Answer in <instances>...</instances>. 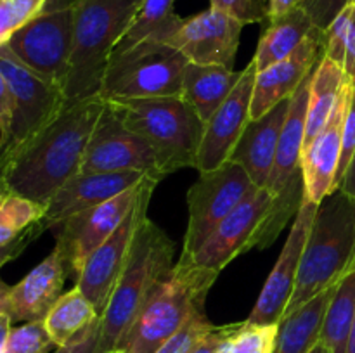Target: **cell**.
Returning <instances> with one entry per match:
<instances>
[{
    "instance_id": "obj_34",
    "label": "cell",
    "mask_w": 355,
    "mask_h": 353,
    "mask_svg": "<svg viewBox=\"0 0 355 353\" xmlns=\"http://www.w3.org/2000/svg\"><path fill=\"white\" fill-rule=\"evenodd\" d=\"M49 0H0V44L44 14Z\"/></svg>"
},
{
    "instance_id": "obj_29",
    "label": "cell",
    "mask_w": 355,
    "mask_h": 353,
    "mask_svg": "<svg viewBox=\"0 0 355 353\" xmlns=\"http://www.w3.org/2000/svg\"><path fill=\"white\" fill-rule=\"evenodd\" d=\"M99 318L92 301L80 287L75 286L68 293H62L44 322L49 334L59 348L82 336Z\"/></svg>"
},
{
    "instance_id": "obj_30",
    "label": "cell",
    "mask_w": 355,
    "mask_h": 353,
    "mask_svg": "<svg viewBox=\"0 0 355 353\" xmlns=\"http://www.w3.org/2000/svg\"><path fill=\"white\" fill-rule=\"evenodd\" d=\"M182 19L184 17L175 14V0H144L127 33L114 47L113 54L125 52L148 40L165 44L170 35L180 26Z\"/></svg>"
},
{
    "instance_id": "obj_16",
    "label": "cell",
    "mask_w": 355,
    "mask_h": 353,
    "mask_svg": "<svg viewBox=\"0 0 355 353\" xmlns=\"http://www.w3.org/2000/svg\"><path fill=\"white\" fill-rule=\"evenodd\" d=\"M257 73L259 69L252 59L243 69L241 80L227 100L205 125V135L196 158V170L200 173L220 168L231 159L232 151L238 145L248 121L252 120L250 109Z\"/></svg>"
},
{
    "instance_id": "obj_24",
    "label": "cell",
    "mask_w": 355,
    "mask_h": 353,
    "mask_svg": "<svg viewBox=\"0 0 355 353\" xmlns=\"http://www.w3.org/2000/svg\"><path fill=\"white\" fill-rule=\"evenodd\" d=\"M47 213V204L2 190L0 194V265L16 260L35 239L38 225Z\"/></svg>"
},
{
    "instance_id": "obj_26",
    "label": "cell",
    "mask_w": 355,
    "mask_h": 353,
    "mask_svg": "<svg viewBox=\"0 0 355 353\" xmlns=\"http://www.w3.org/2000/svg\"><path fill=\"white\" fill-rule=\"evenodd\" d=\"M335 286L322 291L277 324L272 353H311L321 341L326 310Z\"/></svg>"
},
{
    "instance_id": "obj_19",
    "label": "cell",
    "mask_w": 355,
    "mask_h": 353,
    "mask_svg": "<svg viewBox=\"0 0 355 353\" xmlns=\"http://www.w3.org/2000/svg\"><path fill=\"white\" fill-rule=\"evenodd\" d=\"M68 277L64 262L55 249L14 286H0V314L16 322L45 320Z\"/></svg>"
},
{
    "instance_id": "obj_21",
    "label": "cell",
    "mask_w": 355,
    "mask_h": 353,
    "mask_svg": "<svg viewBox=\"0 0 355 353\" xmlns=\"http://www.w3.org/2000/svg\"><path fill=\"white\" fill-rule=\"evenodd\" d=\"M146 176L148 175L142 172L80 173L49 201L47 213L38 225V234L42 235L49 228L58 227L73 215L113 199L118 194L139 185Z\"/></svg>"
},
{
    "instance_id": "obj_37",
    "label": "cell",
    "mask_w": 355,
    "mask_h": 353,
    "mask_svg": "<svg viewBox=\"0 0 355 353\" xmlns=\"http://www.w3.org/2000/svg\"><path fill=\"white\" fill-rule=\"evenodd\" d=\"M354 82V80H352ZM355 152V82L352 83V93H350L349 109L345 114V123H343V144H342V159H340L338 173H336V189L342 183L349 168L352 156Z\"/></svg>"
},
{
    "instance_id": "obj_7",
    "label": "cell",
    "mask_w": 355,
    "mask_h": 353,
    "mask_svg": "<svg viewBox=\"0 0 355 353\" xmlns=\"http://www.w3.org/2000/svg\"><path fill=\"white\" fill-rule=\"evenodd\" d=\"M217 270L177 262L125 334L118 348L127 353H156L196 311L205 310ZM116 348V350H118Z\"/></svg>"
},
{
    "instance_id": "obj_43",
    "label": "cell",
    "mask_w": 355,
    "mask_h": 353,
    "mask_svg": "<svg viewBox=\"0 0 355 353\" xmlns=\"http://www.w3.org/2000/svg\"><path fill=\"white\" fill-rule=\"evenodd\" d=\"M352 3V19H350L349 37H347V57H345V71L350 78L355 75V2Z\"/></svg>"
},
{
    "instance_id": "obj_14",
    "label": "cell",
    "mask_w": 355,
    "mask_h": 353,
    "mask_svg": "<svg viewBox=\"0 0 355 353\" xmlns=\"http://www.w3.org/2000/svg\"><path fill=\"white\" fill-rule=\"evenodd\" d=\"M319 204L305 199L300 211L291 224L290 235L284 242L281 255L274 265L272 272L267 277L255 307L250 311L246 324L250 325H277L284 317L288 303L293 296L300 272L302 255L307 244L312 221L318 213Z\"/></svg>"
},
{
    "instance_id": "obj_48",
    "label": "cell",
    "mask_w": 355,
    "mask_h": 353,
    "mask_svg": "<svg viewBox=\"0 0 355 353\" xmlns=\"http://www.w3.org/2000/svg\"><path fill=\"white\" fill-rule=\"evenodd\" d=\"M350 2H355V0H350ZM350 2H349V3H350Z\"/></svg>"
},
{
    "instance_id": "obj_42",
    "label": "cell",
    "mask_w": 355,
    "mask_h": 353,
    "mask_svg": "<svg viewBox=\"0 0 355 353\" xmlns=\"http://www.w3.org/2000/svg\"><path fill=\"white\" fill-rule=\"evenodd\" d=\"M304 0H267V21L279 19L288 12L302 7Z\"/></svg>"
},
{
    "instance_id": "obj_22",
    "label": "cell",
    "mask_w": 355,
    "mask_h": 353,
    "mask_svg": "<svg viewBox=\"0 0 355 353\" xmlns=\"http://www.w3.org/2000/svg\"><path fill=\"white\" fill-rule=\"evenodd\" d=\"M291 97L257 120H250L231 159L248 172L257 187H266L272 172L281 134L290 114Z\"/></svg>"
},
{
    "instance_id": "obj_8",
    "label": "cell",
    "mask_w": 355,
    "mask_h": 353,
    "mask_svg": "<svg viewBox=\"0 0 355 353\" xmlns=\"http://www.w3.org/2000/svg\"><path fill=\"white\" fill-rule=\"evenodd\" d=\"M186 55L158 40L111 54L101 87L104 99H148L180 96Z\"/></svg>"
},
{
    "instance_id": "obj_12",
    "label": "cell",
    "mask_w": 355,
    "mask_h": 353,
    "mask_svg": "<svg viewBox=\"0 0 355 353\" xmlns=\"http://www.w3.org/2000/svg\"><path fill=\"white\" fill-rule=\"evenodd\" d=\"M107 172H142L158 182L165 179L151 144L128 130L106 100V107L87 145L80 173Z\"/></svg>"
},
{
    "instance_id": "obj_47",
    "label": "cell",
    "mask_w": 355,
    "mask_h": 353,
    "mask_svg": "<svg viewBox=\"0 0 355 353\" xmlns=\"http://www.w3.org/2000/svg\"><path fill=\"white\" fill-rule=\"evenodd\" d=\"M111 353H127V352H125V350L118 348V350H113V352H111Z\"/></svg>"
},
{
    "instance_id": "obj_35",
    "label": "cell",
    "mask_w": 355,
    "mask_h": 353,
    "mask_svg": "<svg viewBox=\"0 0 355 353\" xmlns=\"http://www.w3.org/2000/svg\"><path fill=\"white\" fill-rule=\"evenodd\" d=\"M214 327L215 325L208 320L207 311H196L191 320L156 353H189Z\"/></svg>"
},
{
    "instance_id": "obj_15",
    "label": "cell",
    "mask_w": 355,
    "mask_h": 353,
    "mask_svg": "<svg viewBox=\"0 0 355 353\" xmlns=\"http://www.w3.org/2000/svg\"><path fill=\"white\" fill-rule=\"evenodd\" d=\"M243 26L227 10L208 7L203 12L184 17L165 44L182 52L189 62L232 69Z\"/></svg>"
},
{
    "instance_id": "obj_44",
    "label": "cell",
    "mask_w": 355,
    "mask_h": 353,
    "mask_svg": "<svg viewBox=\"0 0 355 353\" xmlns=\"http://www.w3.org/2000/svg\"><path fill=\"white\" fill-rule=\"evenodd\" d=\"M338 189L343 190L347 196L352 197V199L355 201V152H354L352 161H350L349 168H347V172H345V176H343V180H342V183H340Z\"/></svg>"
},
{
    "instance_id": "obj_38",
    "label": "cell",
    "mask_w": 355,
    "mask_h": 353,
    "mask_svg": "<svg viewBox=\"0 0 355 353\" xmlns=\"http://www.w3.org/2000/svg\"><path fill=\"white\" fill-rule=\"evenodd\" d=\"M350 0H304L302 7L309 12L314 24L326 30L328 24L349 6Z\"/></svg>"
},
{
    "instance_id": "obj_36",
    "label": "cell",
    "mask_w": 355,
    "mask_h": 353,
    "mask_svg": "<svg viewBox=\"0 0 355 353\" xmlns=\"http://www.w3.org/2000/svg\"><path fill=\"white\" fill-rule=\"evenodd\" d=\"M350 19H352V3H349L324 30V57L338 62L343 68H345Z\"/></svg>"
},
{
    "instance_id": "obj_25",
    "label": "cell",
    "mask_w": 355,
    "mask_h": 353,
    "mask_svg": "<svg viewBox=\"0 0 355 353\" xmlns=\"http://www.w3.org/2000/svg\"><path fill=\"white\" fill-rule=\"evenodd\" d=\"M243 71L189 62L186 66L180 96L198 111L201 120L207 123L218 107L227 100L232 90L241 80Z\"/></svg>"
},
{
    "instance_id": "obj_13",
    "label": "cell",
    "mask_w": 355,
    "mask_h": 353,
    "mask_svg": "<svg viewBox=\"0 0 355 353\" xmlns=\"http://www.w3.org/2000/svg\"><path fill=\"white\" fill-rule=\"evenodd\" d=\"M144 180L99 206L73 215L55 227L54 249L61 255L68 275L78 279L89 256L120 227L137 201Z\"/></svg>"
},
{
    "instance_id": "obj_9",
    "label": "cell",
    "mask_w": 355,
    "mask_h": 353,
    "mask_svg": "<svg viewBox=\"0 0 355 353\" xmlns=\"http://www.w3.org/2000/svg\"><path fill=\"white\" fill-rule=\"evenodd\" d=\"M75 42V0H49L44 14L6 42L40 78L66 89Z\"/></svg>"
},
{
    "instance_id": "obj_32",
    "label": "cell",
    "mask_w": 355,
    "mask_h": 353,
    "mask_svg": "<svg viewBox=\"0 0 355 353\" xmlns=\"http://www.w3.org/2000/svg\"><path fill=\"white\" fill-rule=\"evenodd\" d=\"M0 353H49L52 348H58L44 320L23 322L14 327L10 318L0 314Z\"/></svg>"
},
{
    "instance_id": "obj_45",
    "label": "cell",
    "mask_w": 355,
    "mask_h": 353,
    "mask_svg": "<svg viewBox=\"0 0 355 353\" xmlns=\"http://www.w3.org/2000/svg\"><path fill=\"white\" fill-rule=\"evenodd\" d=\"M229 6H231V0H210V7H214V9L227 10L229 12Z\"/></svg>"
},
{
    "instance_id": "obj_23",
    "label": "cell",
    "mask_w": 355,
    "mask_h": 353,
    "mask_svg": "<svg viewBox=\"0 0 355 353\" xmlns=\"http://www.w3.org/2000/svg\"><path fill=\"white\" fill-rule=\"evenodd\" d=\"M311 78L312 75L302 83L300 89L291 97L290 114H288L286 125H284L283 134H281L272 172H270L269 180L266 183V189L274 197L290 189L298 180H304L302 152H304L305 142V123H307L309 96H311Z\"/></svg>"
},
{
    "instance_id": "obj_1",
    "label": "cell",
    "mask_w": 355,
    "mask_h": 353,
    "mask_svg": "<svg viewBox=\"0 0 355 353\" xmlns=\"http://www.w3.org/2000/svg\"><path fill=\"white\" fill-rule=\"evenodd\" d=\"M106 107L103 96L68 104L64 111L2 163V190L49 204L61 187L82 170L83 156Z\"/></svg>"
},
{
    "instance_id": "obj_18",
    "label": "cell",
    "mask_w": 355,
    "mask_h": 353,
    "mask_svg": "<svg viewBox=\"0 0 355 353\" xmlns=\"http://www.w3.org/2000/svg\"><path fill=\"white\" fill-rule=\"evenodd\" d=\"M322 57L324 30L315 26L297 51L257 73L250 118L257 120L279 102L293 97L302 83L314 73Z\"/></svg>"
},
{
    "instance_id": "obj_11",
    "label": "cell",
    "mask_w": 355,
    "mask_h": 353,
    "mask_svg": "<svg viewBox=\"0 0 355 353\" xmlns=\"http://www.w3.org/2000/svg\"><path fill=\"white\" fill-rule=\"evenodd\" d=\"M158 183V180L151 179V176L144 180L141 194L125 217V220L89 256L78 279H76V287H80L87 294V298L92 301L99 317H103L104 310H106L107 303H110L111 296L116 289L118 280H120L121 273L127 266L135 234H137L142 220L148 217L149 201H151L155 187Z\"/></svg>"
},
{
    "instance_id": "obj_31",
    "label": "cell",
    "mask_w": 355,
    "mask_h": 353,
    "mask_svg": "<svg viewBox=\"0 0 355 353\" xmlns=\"http://www.w3.org/2000/svg\"><path fill=\"white\" fill-rule=\"evenodd\" d=\"M355 318V266L340 279L326 310L321 343L331 353H347Z\"/></svg>"
},
{
    "instance_id": "obj_39",
    "label": "cell",
    "mask_w": 355,
    "mask_h": 353,
    "mask_svg": "<svg viewBox=\"0 0 355 353\" xmlns=\"http://www.w3.org/2000/svg\"><path fill=\"white\" fill-rule=\"evenodd\" d=\"M229 12L243 24L263 23L267 19V0H231Z\"/></svg>"
},
{
    "instance_id": "obj_20",
    "label": "cell",
    "mask_w": 355,
    "mask_h": 353,
    "mask_svg": "<svg viewBox=\"0 0 355 353\" xmlns=\"http://www.w3.org/2000/svg\"><path fill=\"white\" fill-rule=\"evenodd\" d=\"M352 83L350 80L343 87L328 123L302 152L305 196L315 204H321L329 194L336 190V173H338L340 159H342L343 123H345V114L349 109Z\"/></svg>"
},
{
    "instance_id": "obj_4",
    "label": "cell",
    "mask_w": 355,
    "mask_h": 353,
    "mask_svg": "<svg viewBox=\"0 0 355 353\" xmlns=\"http://www.w3.org/2000/svg\"><path fill=\"white\" fill-rule=\"evenodd\" d=\"M144 0H75V42L64 93L68 102L99 96L107 61Z\"/></svg>"
},
{
    "instance_id": "obj_33",
    "label": "cell",
    "mask_w": 355,
    "mask_h": 353,
    "mask_svg": "<svg viewBox=\"0 0 355 353\" xmlns=\"http://www.w3.org/2000/svg\"><path fill=\"white\" fill-rule=\"evenodd\" d=\"M276 334L277 325H250L243 320L217 353H272Z\"/></svg>"
},
{
    "instance_id": "obj_46",
    "label": "cell",
    "mask_w": 355,
    "mask_h": 353,
    "mask_svg": "<svg viewBox=\"0 0 355 353\" xmlns=\"http://www.w3.org/2000/svg\"><path fill=\"white\" fill-rule=\"evenodd\" d=\"M311 353H331V352H329V348H328V346L324 345V343H321V341H319L318 345L314 346V350H312Z\"/></svg>"
},
{
    "instance_id": "obj_17",
    "label": "cell",
    "mask_w": 355,
    "mask_h": 353,
    "mask_svg": "<svg viewBox=\"0 0 355 353\" xmlns=\"http://www.w3.org/2000/svg\"><path fill=\"white\" fill-rule=\"evenodd\" d=\"M274 196L266 187H257L211 234L203 248L189 262L203 269L222 272L234 258L243 253L252 251V241L255 239L263 218L272 206Z\"/></svg>"
},
{
    "instance_id": "obj_41",
    "label": "cell",
    "mask_w": 355,
    "mask_h": 353,
    "mask_svg": "<svg viewBox=\"0 0 355 353\" xmlns=\"http://www.w3.org/2000/svg\"><path fill=\"white\" fill-rule=\"evenodd\" d=\"M243 322H236V324H227V325H215L189 353H217L220 350V346L241 327Z\"/></svg>"
},
{
    "instance_id": "obj_27",
    "label": "cell",
    "mask_w": 355,
    "mask_h": 353,
    "mask_svg": "<svg viewBox=\"0 0 355 353\" xmlns=\"http://www.w3.org/2000/svg\"><path fill=\"white\" fill-rule=\"evenodd\" d=\"M314 28V21L304 7H297L286 16L269 21L267 28L260 35L259 45L253 55L257 69L262 71L267 66L288 57L291 52L300 47L302 42L312 33Z\"/></svg>"
},
{
    "instance_id": "obj_5",
    "label": "cell",
    "mask_w": 355,
    "mask_h": 353,
    "mask_svg": "<svg viewBox=\"0 0 355 353\" xmlns=\"http://www.w3.org/2000/svg\"><path fill=\"white\" fill-rule=\"evenodd\" d=\"M106 100L128 130L151 144L163 175L196 168L207 123L182 96Z\"/></svg>"
},
{
    "instance_id": "obj_6",
    "label": "cell",
    "mask_w": 355,
    "mask_h": 353,
    "mask_svg": "<svg viewBox=\"0 0 355 353\" xmlns=\"http://www.w3.org/2000/svg\"><path fill=\"white\" fill-rule=\"evenodd\" d=\"M68 104L61 87L35 75L0 44V161L42 134Z\"/></svg>"
},
{
    "instance_id": "obj_28",
    "label": "cell",
    "mask_w": 355,
    "mask_h": 353,
    "mask_svg": "<svg viewBox=\"0 0 355 353\" xmlns=\"http://www.w3.org/2000/svg\"><path fill=\"white\" fill-rule=\"evenodd\" d=\"M352 78L347 75L345 68L340 66L338 62L331 61V59L322 57L319 64L315 66L311 78V96H309L304 147H307L318 137L319 132L324 128V125L328 123L343 87Z\"/></svg>"
},
{
    "instance_id": "obj_49",
    "label": "cell",
    "mask_w": 355,
    "mask_h": 353,
    "mask_svg": "<svg viewBox=\"0 0 355 353\" xmlns=\"http://www.w3.org/2000/svg\"><path fill=\"white\" fill-rule=\"evenodd\" d=\"M352 80H354V82H355V75H354V78H352Z\"/></svg>"
},
{
    "instance_id": "obj_3",
    "label": "cell",
    "mask_w": 355,
    "mask_h": 353,
    "mask_svg": "<svg viewBox=\"0 0 355 353\" xmlns=\"http://www.w3.org/2000/svg\"><path fill=\"white\" fill-rule=\"evenodd\" d=\"M355 266V201L336 189L318 208L284 315L336 286Z\"/></svg>"
},
{
    "instance_id": "obj_10",
    "label": "cell",
    "mask_w": 355,
    "mask_h": 353,
    "mask_svg": "<svg viewBox=\"0 0 355 353\" xmlns=\"http://www.w3.org/2000/svg\"><path fill=\"white\" fill-rule=\"evenodd\" d=\"M255 189L248 172L234 161L200 173L187 192L189 221L179 262H189L211 237L215 228Z\"/></svg>"
},
{
    "instance_id": "obj_2",
    "label": "cell",
    "mask_w": 355,
    "mask_h": 353,
    "mask_svg": "<svg viewBox=\"0 0 355 353\" xmlns=\"http://www.w3.org/2000/svg\"><path fill=\"white\" fill-rule=\"evenodd\" d=\"M175 242L148 217L142 220L130 258L101 317V350L111 353L120 346L159 284L172 273Z\"/></svg>"
},
{
    "instance_id": "obj_40",
    "label": "cell",
    "mask_w": 355,
    "mask_h": 353,
    "mask_svg": "<svg viewBox=\"0 0 355 353\" xmlns=\"http://www.w3.org/2000/svg\"><path fill=\"white\" fill-rule=\"evenodd\" d=\"M54 353H104L101 350V318L71 343L55 348Z\"/></svg>"
}]
</instances>
